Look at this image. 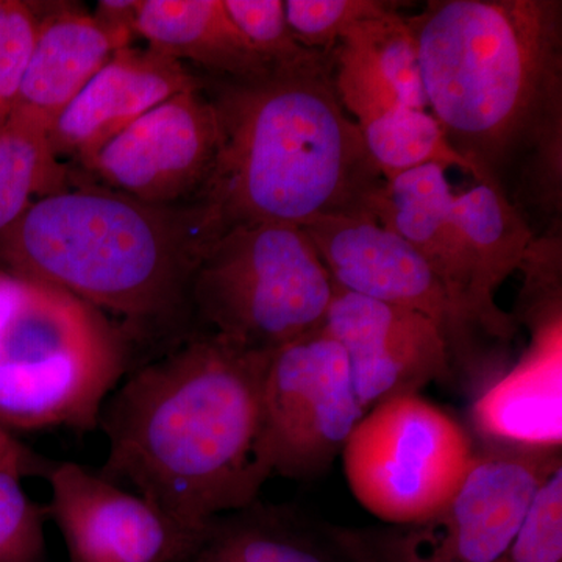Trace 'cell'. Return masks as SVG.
<instances>
[{"mask_svg": "<svg viewBox=\"0 0 562 562\" xmlns=\"http://www.w3.org/2000/svg\"><path fill=\"white\" fill-rule=\"evenodd\" d=\"M272 351L203 333L133 369L111 392L99 427V475L206 530L258 501L262 386Z\"/></svg>", "mask_w": 562, "mask_h": 562, "instance_id": "obj_1", "label": "cell"}, {"mask_svg": "<svg viewBox=\"0 0 562 562\" xmlns=\"http://www.w3.org/2000/svg\"><path fill=\"white\" fill-rule=\"evenodd\" d=\"M205 88L221 136L198 201L222 233L258 222L376 221L386 180L336 94L330 55L246 79L210 77Z\"/></svg>", "mask_w": 562, "mask_h": 562, "instance_id": "obj_2", "label": "cell"}, {"mask_svg": "<svg viewBox=\"0 0 562 562\" xmlns=\"http://www.w3.org/2000/svg\"><path fill=\"white\" fill-rule=\"evenodd\" d=\"M406 21L431 114L480 179L561 172L560 0H431Z\"/></svg>", "mask_w": 562, "mask_h": 562, "instance_id": "obj_3", "label": "cell"}, {"mask_svg": "<svg viewBox=\"0 0 562 562\" xmlns=\"http://www.w3.org/2000/svg\"><path fill=\"white\" fill-rule=\"evenodd\" d=\"M221 233L202 202L151 205L102 184L68 187L3 236L0 269L135 327L160 325L192 312V280Z\"/></svg>", "mask_w": 562, "mask_h": 562, "instance_id": "obj_4", "label": "cell"}, {"mask_svg": "<svg viewBox=\"0 0 562 562\" xmlns=\"http://www.w3.org/2000/svg\"><path fill=\"white\" fill-rule=\"evenodd\" d=\"M128 372L131 347L120 325L68 292L29 280L0 346V427L95 430Z\"/></svg>", "mask_w": 562, "mask_h": 562, "instance_id": "obj_5", "label": "cell"}, {"mask_svg": "<svg viewBox=\"0 0 562 562\" xmlns=\"http://www.w3.org/2000/svg\"><path fill=\"white\" fill-rule=\"evenodd\" d=\"M333 294L302 227L258 222L211 244L192 280L191 306L211 333L273 351L321 328Z\"/></svg>", "mask_w": 562, "mask_h": 562, "instance_id": "obj_6", "label": "cell"}, {"mask_svg": "<svg viewBox=\"0 0 562 562\" xmlns=\"http://www.w3.org/2000/svg\"><path fill=\"white\" fill-rule=\"evenodd\" d=\"M471 432L419 394L364 414L342 450L353 497L386 525H409L442 508L471 469Z\"/></svg>", "mask_w": 562, "mask_h": 562, "instance_id": "obj_7", "label": "cell"}, {"mask_svg": "<svg viewBox=\"0 0 562 562\" xmlns=\"http://www.w3.org/2000/svg\"><path fill=\"white\" fill-rule=\"evenodd\" d=\"M561 449L480 443L461 486L420 522L347 530L366 562H502Z\"/></svg>", "mask_w": 562, "mask_h": 562, "instance_id": "obj_8", "label": "cell"}, {"mask_svg": "<svg viewBox=\"0 0 562 562\" xmlns=\"http://www.w3.org/2000/svg\"><path fill=\"white\" fill-rule=\"evenodd\" d=\"M341 344L321 328L273 350L262 386L260 461L269 479H316L364 417Z\"/></svg>", "mask_w": 562, "mask_h": 562, "instance_id": "obj_9", "label": "cell"}, {"mask_svg": "<svg viewBox=\"0 0 562 562\" xmlns=\"http://www.w3.org/2000/svg\"><path fill=\"white\" fill-rule=\"evenodd\" d=\"M302 228L336 286L427 317L442 333L454 376L480 375L482 344L490 339L412 244L368 217H331Z\"/></svg>", "mask_w": 562, "mask_h": 562, "instance_id": "obj_10", "label": "cell"}, {"mask_svg": "<svg viewBox=\"0 0 562 562\" xmlns=\"http://www.w3.org/2000/svg\"><path fill=\"white\" fill-rule=\"evenodd\" d=\"M220 117L205 81L161 102L83 168L102 187L151 205L195 202L220 149Z\"/></svg>", "mask_w": 562, "mask_h": 562, "instance_id": "obj_11", "label": "cell"}, {"mask_svg": "<svg viewBox=\"0 0 562 562\" xmlns=\"http://www.w3.org/2000/svg\"><path fill=\"white\" fill-rule=\"evenodd\" d=\"M44 479L69 562H190L209 536L77 462L52 461Z\"/></svg>", "mask_w": 562, "mask_h": 562, "instance_id": "obj_12", "label": "cell"}, {"mask_svg": "<svg viewBox=\"0 0 562 562\" xmlns=\"http://www.w3.org/2000/svg\"><path fill=\"white\" fill-rule=\"evenodd\" d=\"M322 330L346 351L351 382L364 413L391 398L419 394L430 383L454 379L442 333L412 310L373 301L335 284Z\"/></svg>", "mask_w": 562, "mask_h": 562, "instance_id": "obj_13", "label": "cell"}, {"mask_svg": "<svg viewBox=\"0 0 562 562\" xmlns=\"http://www.w3.org/2000/svg\"><path fill=\"white\" fill-rule=\"evenodd\" d=\"M453 194L446 168L420 166L386 181L375 220L412 244L487 339L508 344L519 325L495 303L482 262L454 221Z\"/></svg>", "mask_w": 562, "mask_h": 562, "instance_id": "obj_14", "label": "cell"}, {"mask_svg": "<svg viewBox=\"0 0 562 562\" xmlns=\"http://www.w3.org/2000/svg\"><path fill=\"white\" fill-rule=\"evenodd\" d=\"M202 79L151 47H124L66 106L50 127L52 149L81 166L161 102Z\"/></svg>", "mask_w": 562, "mask_h": 562, "instance_id": "obj_15", "label": "cell"}, {"mask_svg": "<svg viewBox=\"0 0 562 562\" xmlns=\"http://www.w3.org/2000/svg\"><path fill=\"white\" fill-rule=\"evenodd\" d=\"M132 46L70 3H40V24L13 113L49 128L117 50Z\"/></svg>", "mask_w": 562, "mask_h": 562, "instance_id": "obj_16", "label": "cell"}, {"mask_svg": "<svg viewBox=\"0 0 562 562\" xmlns=\"http://www.w3.org/2000/svg\"><path fill=\"white\" fill-rule=\"evenodd\" d=\"M561 325L531 333L522 360L472 403V430L482 443L561 449Z\"/></svg>", "mask_w": 562, "mask_h": 562, "instance_id": "obj_17", "label": "cell"}, {"mask_svg": "<svg viewBox=\"0 0 562 562\" xmlns=\"http://www.w3.org/2000/svg\"><path fill=\"white\" fill-rule=\"evenodd\" d=\"M330 58L336 94L358 125L401 106L427 110L416 40L398 11L358 22Z\"/></svg>", "mask_w": 562, "mask_h": 562, "instance_id": "obj_18", "label": "cell"}, {"mask_svg": "<svg viewBox=\"0 0 562 562\" xmlns=\"http://www.w3.org/2000/svg\"><path fill=\"white\" fill-rule=\"evenodd\" d=\"M190 562H366L347 528L305 519L294 509L255 502L225 514Z\"/></svg>", "mask_w": 562, "mask_h": 562, "instance_id": "obj_19", "label": "cell"}, {"mask_svg": "<svg viewBox=\"0 0 562 562\" xmlns=\"http://www.w3.org/2000/svg\"><path fill=\"white\" fill-rule=\"evenodd\" d=\"M135 31L151 49L191 61L210 77L246 79L271 68L231 20L224 0H139Z\"/></svg>", "mask_w": 562, "mask_h": 562, "instance_id": "obj_20", "label": "cell"}, {"mask_svg": "<svg viewBox=\"0 0 562 562\" xmlns=\"http://www.w3.org/2000/svg\"><path fill=\"white\" fill-rule=\"evenodd\" d=\"M453 216L482 262L492 291L519 271L536 233L512 195L492 180H473L453 194Z\"/></svg>", "mask_w": 562, "mask_h": 562, "instance_id": "obj_21", "label": "cell"}, {"mask_svg": "<svg viewBox=\"0 0 562 562\" xmlns=\"http://www.w3.org/2000/svg\"><path fill=\"white\" fill-rule=\"evenodd\" d=\"M70 187L49 128L20 114L0 127V241L33 203Z\"/></svg>", "mask_w": 562, "mask_h": 562, "instance_id": "obj_22", "label": "cell"}, {"mask_svg": "<svg viewBox=\"0 0 562 562\" xmlns=\"http://www.w3.org/2000/svg\"><path fill=\"white\" fill-rule=\"evenodd\" d=\"M360 131L386 181L425 165L461 169L472 180H482L471 162L452 149L441 125L427 110L401 106L366 122Z\"/></svg>", "mask_w": 562, "mask_h": 562, "instance_id": "obj_23", "label": "cell"}, {"mask_svg": "<svg viewBox=\"0 0 562 562\" xmlns=\"http://www.w3.org/2000/svg\"><path fill=\"white\" fill-rule=\"evenodd\" d=\"M401 7L383 0H288L286 21L305 49L330 55L358 22L384 16Z\"/></svg>", "mask_w": 562, "mask_h": 562, "instance_id": "obj_24", "label": "cell"}, {"mask_svg": "<svg viewBox=\"0 0 562 562\" xmlns=\"http://www.w3.org/2000/svg\"><path fill=\"white\" fill-rule=\"evenodd\" d=\"M561 228L535 236L525 251L519 269L524 271V288L520 291L517 325L525 324L531 333L560 324L561 321Z\"/></svg>", "mask_w": 562, "mask_h": 562, "instance_id": "obj_25", "label": "cell"}, {"mask_svg": "<svg viewBox=\"0 0 562 562\" xmlns=\"http://www.w3.org/2000/svg\"><path fill=\"white\" fill-rule=\"evenodd\" d=\"M24 473L0 468V562H47V508L22 486Z\"/></svg>", "mask_w": 562, "mask_h": 562, "instance_id": "obj_26", "label": "cell"}, {"mask_svg": "<svg viewBox=\"0 0 562 562\" xmlns=\"http://www.w3.org/2000/svg\"><path fill=\"white\" fill-rule=\"evenodd\" d=\"M224 7L255 54L269 66L314 54L292 35L283 0H224Z\"/></svg>", "mask_w": 562, "mask_h": 562, "instance_id": "obj_27", "label": "cell"}, {"mask_svg": "<svg viewBox=\"0 0 562 562\" xmlns=\"http://www.w3.org/2000/svg\"><path fill=\"white\" fill-rule=\"evenodd\" d=\"M38 24L40 3L0 0V127L16 105Z\"/></svg>", "mask_w": 562, "mask_h": 562, "instance_id": "obj_28", "label": "cell"}, {"mask_svg": "<svg viewBox=\"0 0 562 562\" xmlns=\"http://www.w3.org/2000/svg\"><path fill=\"white\" fill-rule=\"evenodd\" d=\"M562 561V468L539 487L502 562Z\"/></svg>", "mask_w": 562, "mask_h": 562, "instance_id": "obj_29", "label": "cell"}, {"mask_svg": "<svg viewBox=\"0 0 562 562\" xmlns=\"http://www.w3.org/2000/svg\"><path fill=\"white\" fill-rule=\"evenodd\" d=\"M50 464L52 461L44 460L18 441L13 432L0 427V468L18 469L25 476H46Z\"/></svg>", "mask_w": 562, "mask_h": 562, "instance_id": "obj_30", "label": "cell"}, {"mask_svg": "<svg viewBox=\"0 0 562 562\" xmlns=\"http://www.w3.org/2000/svg\"><path fill=\"white\" fill-rule=\"evenodd\" d=\"M138 9L139 0H101L92 14L109 31L132 44L136 36L135 24Z\"/></svg>", "mask_w": 562, "mask_h": 562, "instance_id": "obj_31", "label": "cell"}, {"mask_svg": "<svg viewBox=\"0 0 562 562\" xmlns=\"http://www.w3.org/2000/svg\"><path fill=\"white\" fill-rule=\"evenodd\" d=\"M29 291V280L0 269V346L16 319Z\"/></svg>", "mask_w": 562, "mask_h": 562, "instance_id": "obj_32", "label": "cell"}]
</instances>
